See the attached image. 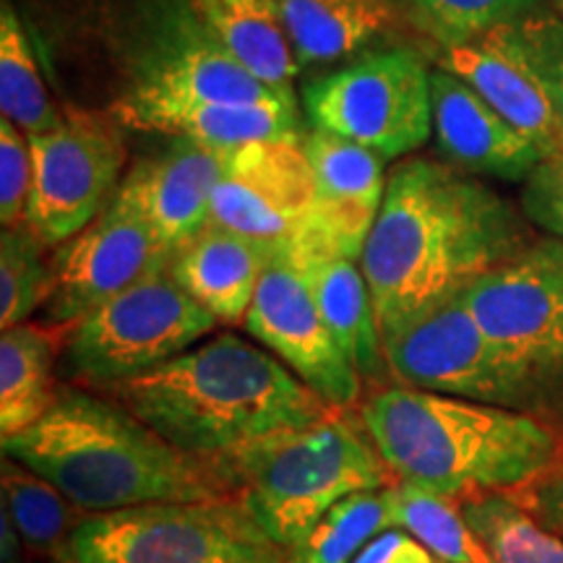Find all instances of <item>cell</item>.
I'll list each match as a JSON object with an SVG mask.
<instances>
[{
    "instance_id": "1",
    "label": "cell",
    "mask_w": 563,
    "mask_h": 563,
    "mask_svg": "<svg viewBox=\"0 0 563 563\" xmlns=\"http://www.w3.org/2000/svg\"><path fill=\"white\" fill-rule=\"evenodd\" d=\"M525 220L501 194L443 159H399L361 256L382 336L517 256L534 241Z\"/></svg>"
},
{
    "instance_id": "2",
    "label": "cell",
    "mask_w": 563,
    "mask_h": 563,
    "mask_svg": "<svg viewBox=\"0 0 563 563\" xmlns=\"http://www.w3.org/2000/svg\"><path fill=\"white\" fill-rule=\"evenodd\" d=\"M11 456L87 514L235 498L224 462L180 452L108 394L63 384L51 410L3 441Z\"/></svg>"
},
{
    "instance_id": "3",
    "label": "cell",
    "mask_w": 563,
    "mask_h": 563,
    "mask_svg": "<svg viewBox=\"0 0 563 563\" xmlns=\"http://www.w3.org/2000/svg\"><path fill=\"white\" fill-rule=\"evenodd\" d=\"M102 394L180 452L222 462L249 443L342 412L262 344L224 332Z\"/></svg>"
},
{
    "instance_id": "4",
    "label": "cell",
    "mask_w": 563,
    "mask_h": 563,
    "mask_svg": "<svg viewBox=\"0 0 563 563\" xmlns=\"http://www.w3.org/2000/svg\"><path fill=\"white\" fill-rule=\"evenodd\" d=\"M361 422L386 467L443 498L514 493L561 462V439L545 420L412 386H382Z\"/></svg>"
},
{
    "instance_id": "5",
    "label": "cell",
    "mask_w": 563,
    "mask_h": 563,
    "mask_svg": "<svg viewBox=\"0 0 563 563\" xmlns=\"http://www.w3.org/2000/svg\"><path fill=\"white\" fill-rule=\"evenodd\" d=\"M97 37L115 87L104 112L125 131L167 102L298 100L245 74L211 37L194 0H100Z\"/></svg>"
},
{
    "instance_id": "6",
    "label": "cell",
    "mask_w": 563,
    "mask_h": 563,
    "mask_svg": "<svg viewBox=\"0 0 563 563\" xmlns=\"http://www.w3.org/2000/svg\"><path fill=\"white\" fill-rule=\"evenodd\" d=\"M365 435L336 412L316 426L249 443L222 462L238 501L282 548L292 551L342 498L394 485L391 470Z\"/></svg>"
},
{
    "instance_id": "7",
    "label": "cell",
    "mask_w": 563,
    "mask_h": 563,
    "mask_svg": "<svg viewBox=\"0 0 563 563\" xmlns=\"http://www.w3.org/2000/svg\"><path fill=\"white\" fill-rule=\"evenodd\" d=\"M55 563H290V551L238 498L87 514Z\"/></svg>"
},
{
    "instance_id": "8",
    "label": "cell",
    "mask_w": 563,
    "mask_h": 563,
    "mask_svg": "<svg viewBox=\"0 0 563 563\" xmlns=\"http://www.w3.org/2000/svg\"><path fill=\"white\" fill-rule=\"evenodd\" d=\"M214 329V316L170 272H154L68 327L60 376L66 384L108 389L173 361Z\"/></svg>"
},
{
    "instance_id": "9",
    "label": "cell",
    "mask_w": 563,
    "mask_h": 563,
    "mask_svg": "<svg viewBox=\"0 0 563 563\" xmlns=\"http://www.w3.org/2000/svg\"><path fill=\"white\" fill-rule=\"evenodd\" d=\"M431 74L412 47H371L306 81L308 129L355 141L384 162L410 157L433 136Z\"/></svg>"
},
{
    "instance_id": "10",
    "label": "cell",
    "mask_w": 563,
    "mask_h": 563,
    "mask_svg": "<svg viewBox=\"0 0 563 563\" xmlns=\"http://www.w3.org/2000/svg\"><path fill=\"white\" fill-rule=\"evenodd\" d=\"M470 311L530 382L540 420L563 410V241L538 238L464 290Z\"/></svg>"
},
{
    "instance_id": "11",
    "label": "cell",
    "mask_w": 563,
    "mask_h": 563,
    "mask_svg": "<svg viewBox=\"0 0 563 563\" xmlns=\"http://www.w3.org/2000/svg\"><path fill=\"white\" fill-rule=\"evenodd\" d=\"M397 384L473 402L538 412V399L519 365L485 334L464 292L422 308L384 336Z\"/></svg>"
},
{
    "instance_id": "12",
    "label": "cell",
    "mask_w": 563,
    "mask_h": 563,
    "mask_svg": "<svg viewBox=\"0 0 563 563\" xmlns=\"http://www.w3.org/2000/svg\"><path fill=\"white\" fill-rule=\"evenodd\" d=\"M34 186L26 224L47 249H58L115 199L129 170L125 129L104 110L63 104L55 131L30 136Z\"/></svg>"
},
{
    "instance_id": "13",
    "label": "cell",
    "mask_w": 563,
    "mask_h": 563,
    "mask_svg": "<svg viewBox=\"0 0 563 563\" xmlns=\"http://www.w3.org/2000/svg\"><path fill=\"white\" fill-rule=\"evenodd\" d=\"M316 178L302 139L253 141L228 152L211 224L287 258L313 209Z\"/></svg>"
},
{
    "instance_id": "14",
    "label": "cell",
    "mask_w": 563,
    "mask_h": 563,
    "mask_svg": "<svg viewBox=\"0 0 563 563\" xmlns=\"http://www.w3.org/2000/svg\"><path fill=\"white\" fill-rule=\"evenodd\" d=\"M55 285L42 316L51 327H74L76 321L170 266L173 253L159 241L152 224L121 199L81 232L53 249Z\"/></svg>"
},
{
    "instance_id": "15",
    "label": "cell",
    "mask_w": 563,
    "mask_h": 563,
    "mask_svg": "<svg viewBox=\"0 0 563 563\" xmlns=\"http://www.w3.org/2000/svg\"><path fill=\"white\" fill-rule=\"evenodd\" d=\"M243 327L323 402L344 410L361 399V373L329 332L306 277L287 258L266 266Z\"/></svg>"
},
{
    "instance_id": "16",
    "label": "cell",
    "mask_w": 563,
    "mask_h": 563,
    "mask_svg": "<svg viewBox=\"0 0 563 563\" xmlns=\"http://www.w3.org/2000/svg\"><path fill=\"white\" fill-rule=\"evenodd\" d=\"M316 196L306 230L287 256L292 266L311 258L361 262L386 194V162L332 131L306 129Z\"/></svg>"
},
{
    "instance_id": "17",
    "label": "cell",
    "mask_w": 563,
    "mask_h": 563,
    "mask_svg": "<svg viewBox=\"0 0 563 563\" xmlns=\"http://www.w3.org/2000/svg\"><path fill=\"white\" fill-rule=\"evenodd\" d=\"M131 162L115 199L136 209L167 251L178 253L211 224V199L228 167L230 150L199 144L194 139L162 136Z\"/></svg>"
},
{
    "instance_id": "18",
    "label": "cell",
    "mask_w": 563,
    "mask_h": 563,
    "mask_svg": "<svg viewBox=\"0 0 563 563\" xmlns=\"http://www.w3.org/2000/svg\"><path fill=\"white\" fill-rule=\"evenodd\" d=\"M431 87L435 152L446 165L475 178L525 183L545 157L460 76L435 66Z\"/></svg>"
},
{
    "instance_id": "19",
    "label": "cell",
    "mask_w": 563,
    "mask_h": 563,
    "mask_svg": "<svg viewBox=\"0 0 563 563\" xmlns=\"http://www.w3.org/2000/svg\"><path fill=\"white\" fill-rule=\"evenodd\" d=\"M272 262L262 245L209 224L173 253L167 272L217 323L235 327L249 316L258 282Z\"/></svg>"
},
{
    "instance_id": "20",
    "label": "cell",
    "mask_w": 563,
    "mask_h": 563,
    "mask_svg": "<svg viewBox=\"0 0 563 563\" xmlns=\"http://www.w3.org/2000/svg\"><path fill=\"white\" fill-rule=\"evenodd\" d=\"M435 66L467 81L498 115L530 139L545 157L563 152V129L543 89L490 40L439 51Z\"/></svg>"
},
{
    "instance_id": "21",
    "label": "cell",
    "mask_w": 563,
    "mask_h": 563,
    "mask_svg": "<svg viewBox=\"0 0 563 563\" xmlns=\"http://www.w3.org/2000/svg\"><path fill=\"white\" fill-rule=\"evenodd\" d=\"M300 70L329 68L371 51L399 19L397 0H272Z\"/></svg>"
},
{
    "instance_id": "22",
    "label": "cell",
    "mask_w": 563,
    "mask_h": 563,
    "mask_svg": "<svg viewBox=\"0 0 563 563\" xmlns=\"http://www.w3.org/2000/svg\"><path fill=\"white\" fill-rule=\"evenodd\" d=\"M129 131L150 136H183L214 150H238L253 141L302 139L298 100L282 102H167L139 118Z\"/></svg>"
},
{
    "instance_id": "23",
    "label": "cell",
    "mask_w": 563,
    "mask_h": 563,
    "mask_svg": "<svg viewBox=\"0 0 563 563\" xmlns=\"http://www.w3.org/2000/svg\"><path fill=\"white\" fill-rule=\"evenodd\" d=\"M298 272L306 277L319 311L327 321L363 382L382 384L391 376L386 363L384 336L378 329L376 308H373L368 279L361 262L350 258H311L300 264Z\"/></svg>"
},
{
    "instance_id": "24",
    "label": "cell",
    "mask_w": 563,
    "mask_h": 563,
    "mask_svg": "<svg viewBox=\"0 0 563 563\" xmlns=\"http://www.w3.org/2000/svg\"><path fill=\"white\" fill-rule=\"evenodd\" d=\"M222 51L256 81L292 91L300 66L272 0H194Z\"/></svg>"
},
{
    "instance_id": "25",
    "label": "cell",
    "mask_w": 563,
    "mask_h": 563,
    "mask_svg": "<svg viewBox=\"0 0 563 563\" xmlns=\"http://www.w3.org/2000/svg\"><path fill=\"white\" fill-rule=\"evenodd\" d=\"M53 340L32 323L0 334V435L11 439L34 426L58 397Z\"/></svg>"
},
{
    "instance_id": "26",
    "label": "cell",
    "mask_w": 563,
    "mask_h": 563,
    "mask_svg": "<svg viewBox=\"0 0 563 563\" xmlns=\"http://www.w3.org/2000/svg\"><path fill=\"white\" fill-rule=\"evenodd\" d=\"M0 112L26 136L55 131L63 123V108L45 87L32 37L11 0L0 5Z\"/></svg>"
},
{
    "instance_id": "27",
    "label": "cell",
    "mask_w": 563,
    "mask_h": 563,
    "mask_svg": "<svg viewBox=\"0 0 563 563\" xmlns=\"http://www.w3.org/2000/svg\"><path fill=\"white\" fill-rule=\"evenodd\" d=\"M0 488L3 511L16 527L21 543L34 553L55 555L70 530L87 517V511L70 504L53 483L11 456H3L0 464Z\"/></svg>"
},
{
    "instance_id": "28",
    "label": "cell",
    "mask_w": 563,
    "mask_h": 563,
    "mask_svg": "<svg viewBox=\"0 0 563 563\" xmlns=\"http://www.w3.org/2000/svg\"><path fill=\"white\" fill-rule=\"evenodd\" d=\"M397 527L391 485L334 504L290 551V563H352L371 540Z\"/></svg>"
},
{
    "instance_id": "29",
    "label": "cell",
    "mask_w": 563,
    "mask_h": 563,
    "mask_svg": "<svg viewBox=\"0 0 563 563\" xmlns=\"http://www.w3.org/2000/svg\"><path fill=\"white\" fill-rule=\"evenodd\" d=\"M460 509L496 563H563V538L540 525L511 493L467 498Z\"/></svg>"
},
{
    "instance_id": "30",
    "label": "cell",
    "mask_w": 563,
    "mask_h": 563,
    "mask_svg": "<svg viewBox=\"0 0 563 563\" xmlns=\"http://www.w3.org/2000/svg\"><path fill=\"white\" fill-rule=\"evenodd\" d=\"M394 517L399 530L410 532L415 540L443 563H496L477 534L464 522L460 504L452 498L418 488L412 483L391 485Z\"/></svg>"
},
{
    "instance_id": "31",
    "label": "cell",
    "mask_w": 563,
    "mask_h": 563,
    "mask_svg": "<svg viewBox=\"0 0 563 563\" xmlns=\"http://www.w3.org/2000/svg\"><path fill=\"white\" fill-rule=\"evenodd\" d=\"M402 16L439 51L490 37L543 9L545 0H397Z\"/></svg>"
},
{
    "instance_id": "32",
    "label": "cell",
    "mask_w": 563,
    "mask_h": 563,
    "mask_svg": "<svg viewBox=\"0 0 563 563\" xmlns=\"http://www.w3.org/2000/svg\"><path fill=\"white\" fill-rule=\"evenodd\" d=\"M55 285L53 256L30 224L0 232V329L26 323L45 308Z\"/></svg>"
},
{
    "instance_id": "33",
    "label": "cell",
    "mask_w": 563,
    "mask_h": 563,
    "mask_svg": "<svg viewBox=\"0 0 563 563\" xmlns=\"http://www.w3.org/2000/svg\"><path fill=\"white\" fill-rule=\"evenodd\" d=\"M493 45L501 47L538 81L563 129V16L559 11L540 9L493 32Z\"/></svg>"
},
{
    "instance_id": "34",
    "label": "cell",
    "mask_w": 563,
    "mask_h": 563,
    "mask_svg": "<svg viewBox=\"0 0 563 563\" xmlns=\"http://www.w3.org/2000/svg\"><path fill=\"white\" fill-rule=\"evenodd\" d=\"M34 186L30 136L16 123L0 118V222L3 228L26 224Z\"/></svg>"
},
{
    "instance_id": "35",
    "label": "cell",
    "mask_w": 563,
    "mask_h": 563,
    "mask_svg": "<svg viewBox=\"0 0 563 563\" xmlns=\"http://www.w3.org/2000/svg\"><path fill=\"white\" fill-rule=\"evenodd\" d=\"M522 214L548 238L563 241V152L543 157L522 183Z\"/></svg>"
},
{
    "instance_id": "36",
    "label": "cell",
    "mask_w": 563,
    "mask_h": 563,
    "mask_svg": "<svg viewBox=\"0 0 563 563\" xmlns=\"http://www.w3.org/2000/svg\"><path fill=\"white\" fill-rule=\"evenodd\" d=\"M511 496L517 498L540 525L563 538V470H551V473L538 477V481L525 485V488L514 490Z\"/></svg>"
},
{
    "instance_id": "37",
    "label": "cell",
    "mask_w": 563,
    "mask_h": 563,
    "mask_svg": "<svg viewBox=\"0 0 563 563\" xmlns=\"http://www.w3.org/2000/svg\"><path fill=\"white\" fill-rule=\"evenodd\" d=\"M352 563H439V559L410 532L394 527L371 540Z\"/></svg>"
},
{
    "instance_id": "38",
    "label": "cell",
    "mask_w": 563,
    "mask_h": 563,
    "mask_svg": "<svg viewBox=\"0 0 563 563\" xmlns=\"http://www.w3.org/2000/svg\"><path fill=\"white\" fill-rule=\"evenodd\" d=\"M553 11H559L563 16V0H553Z\"/></svg>"
},
{
    "instance_id": "39",
    "label": "cell",
    "mask_w": 563,
    "mask_h": 563,
    "mask_svg": "<svg viewBox=\"0 0 563 563\" xmlns=\"http://www.w3.org/2000/svg\"><path fill=\"white\" fill-rule=\"evenodd\" d=\"M559 470H563V452H561V462H559Z\"/></svg>"
},
{
    "instance_id": "40",
    "label": "cell",
    "mask_w": 563,
    "mask_h": 563,
    "mask_svg": "<svg viewBox=\"0 0 563 563\" xmlns=\"http://www.w3.org/2000/svg\"><path fill=\"white\" fill-rule=\"evenodd\" d=\"M439 563H443V561H439Z\"/></svg>"
}]
</instances>
